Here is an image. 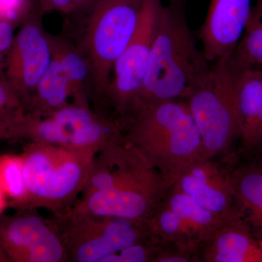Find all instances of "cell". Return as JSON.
<instances>
[{
    "label": "cell",
    "instance_id": "1",
    "mask_svg": "<svg viewBox=\"0 0 262 262\" xmlns=\"http://www.w3.org/2000/svg\"><path fill=\"white\" fill-rule=\"evenodd\" d=\"M170 187L162 173L123 140L96 155L84 189L71 208L148 222Z\"/></svg>",
    "mask_w": 262,
    "mask_h": 262
},
{
    "label": "cell",
    "instance_id": "2",
    "mask_svg": "<svg viewBox=\"0 0 262 262\" xmlns=\"http://www.w3.org/2000/svg\"><path fill=\"white\" fill-rule=\"evenodd\" d=\"M210 63L189 27L187 0H167L160 11L142 91L130 115L155 103L185 100L209 71Z\"/></svg>",
    "mask_w": 262,
    "mask_h": 262
},
{
    "label": "cell",
    "instance_id": "3",
    "mask_svg": "<svg viewBox=\"0 0 262 262\" xmlns=\"http://www.w3.org/2000/svg\"><path fill=\"white\" fill-rule=\"evenodd\" d=\"M120 122L125 142L170 185L181 170L203 157L201 136L184 100L150 105Z\"/></svg>",
    "mask_w": 262,
    "mask_h": 262
},
{
    "label": "cell",
    "instance_id": "4",
    "mask_svg": "<svg viewBox=\"0 0 262 262\" xmlns=\"http://www.w3.org/2000/svg\"><path fill=\"white\" fill-rule=\"evenodd\" d=\"M96 154L29 143L22 156L26 194L17 210L71 208L84 189Z\"/></svg>",
    "mask_w": 262,
    "mask_h": 262
},
{
    "label": "cell",
    "instance_id": "5",
    "mask_svg": "<svg viewBox=\"0 0 262 262\" xmlns=\"http://www.w3.org/2000/svg\"><path fill=\"white\" fill-rule=\"evenodd\" d=\"M17 139L97 154L124 138L120 120L80 97L48 113H27Z\"/></svg>",
    "mask_w": 262,
    "mask_h": 262
},
{
    "label": "cell",
    "instance_id": "6",
    "mask_svg": "<svg viewBox=\"0 0 262 262\" xmlns=\"http://www.w3.org/2000/svg\"><path fill=\"white\" fill-rule=\"evenodd\" d=\"M143 0H94L73 14L84 17V32L77 46L91 67L92 92L101 99L114 66L139 25Z\"/></svg>",
    "mask_w": 262,
    "mask_h": 262
},
{
    "label": "cell",
    "instance_id": "7",
    "mask_svg": "<svg viewBox=\"0 0 262 262\" xmlns=\"http://www.w3.org/2000/svg\"><path fill=\"white\" fill-rule=\"evenodd\" d=\"M229 57L213 62L184 101L201 136L202 155L226 158L239 139L234 74Z\"/></svg>",
    "mask_w": 262,
    "mask_h": 262
},
{
    "label": "cell",
    "instance_id": "8",
    "mask_svg": "<svg viewBox=\"0 0 262 262\" xmlns=\"http://www.w3.org/2000/svg\"><path fill=\"white\" fill-rule=\"evenodd\" d=\"M70 262H103L154 235L147 222L81 213L70 208L53 215Z\"/></svg>",
    "mask_w": 262,
    "mask_h": 262
},
{
    "label": "cell",
    "instance_id": "9",
    "mask_svg": "<svg viewBox=\"0 0 262 262\" xmlns=\"http://www.w3.org/2000/svg\"><path fill=\"white\" fill-rule=\"evenodd\" d=\"M163 5V0H143L135 34L114 66L111 80L101 99L117 120L133 113L142 91Z\"/></svg>",
    "mask_w": 262,
    "mask_h": 262
},
{
    "label": "cell",
    "instance_id": "10",
    "mask_svg": "<svg viewBox=\"0 0 262 262\" xmlns=\"http://www.w3.org/2000/svg\"><path fill=\"white\" fill-rule=\"evenodd\" d=\"M227 220L170 187L147 222L151 233L162 243L194 251L199 260L201 248Z\"/></svg>",
    "mask_w": 262,
    "mask_h": 262
},
{
    "label": "cell",
    "instance_id": "11",
    "mask_svg": "<svg viewBox=\"0 0 262 262\" xmlns=\"http://www.w3.org/2000/svg\"><path fill=\"white\" fill-rule=\"evenodd\" d=\"M0 213V249L10 262H70L56 220L35 209Z\"/></svg>",
    "mask_w": 262,
    "mask_h": 262
},
{
    "label": "cell",
    "instance_id": "12",
    "mask_svg": "<svg viewBox=\"0 0 262 262\" xmlns=\"http://www.w3.org/2000/svg\"><path fill=\"white\" fill-rule=\"evenodd\" d=\"M36 6L26 15L5 57L3 73L10 85L29 103L53 58L50 34L45 31Z\"/></svg>",
    "mask_w": 262,
    "mask_h": 262
},
{
    "label": "cell",
    "instance_id": "13",
    "mask_svg": "<svg viewBox=\"0 0 262 262\" xmlns=\"http://www.w3.org/2000/svg\"><path fill=\"white\" fill-rule=\"evenodd\" d=\"M170 187L189 194L203 208L222 218L244 217L230 169L215 160L202 157L189 163L174 177Z\"/></svg>",
    "mask_w": 262,
    "mask_h": 262
},
{
    "label": "cell",
    "instance_id": "14",
    "mask_svg": "<svg viewBox=\"0 0 262 262\" xmlns=\"http://www.w3.org/2000/svg\"><path fill=\"white\" fill-rule=\"evenodd\" d=\"M253 0H211L200 39L207 61L230 57L244 35L252 13Z\"/></svg>",
    "mask_w": 262,
    "mask_h": 262
},
{
    "label": "cell",
    "instance_id": "15",
    "mask_svg": "<svg viewBox=\"0 0 262 262\" xmlns=\"http://www.w3.org/2000/svg\"><path fill=\"white\" fill-rule=\"evenodd\" d=\"M239 122V153L244 163L262 164V70H233Z\"/></svg>",
    "mask_w": 262,
    "mask_h": 262
},
{
    "label": "cell",
    "instance_id": "16",
    "mask_svg": "<svg viewBox=\"0 0 262 262\" xmlns=\"http://www.w3.org/2000/svg\"><path fill=\"white\" fill-rule=\"evenodd\" d=\"M199 261L262 262V247L244 217L230 219L201 248Z\"/></svg>",
    "mask_w": 262,
    "mask_h": 262
},
{
    "label": "cell",
    "instance_id": "17",
    "mask_svg": "<svg viewBox=\"0 0 262 262\" xmlns=\"http://www.w3.org/2000/svg\"><path fill=\"white\" fill-rule=\"evenodd\" d=\"M74 91L60 63L53 56L38 84L28 107V113L42 115L68 104Z\"/></svg>",
    "mask_w": 262,
    "mask_h": 262
},
{
    "label": "cell",
    "instance_id": "18",
    "mask_svg": "<svg viewBox=\"0 0 262 262\" xmlns=\"http://www.w3.org/2000/svg\"><path fill=\"white\" fill-rule=\"evenodd\" d=\"M53 55L57 58L70 81L74 91V98H89L92 92V75L90 63L82 50L69 39L50 35Z\"/></svg>",
    "mask_w": 262,
    "mask_h": 262
},
{
    "label": "cell",
    "instance_id": "19",
    "mask_svg": "<svg viewBox=\"0 0 262 262\" xmlns=\"http://www.w3.org/2000/svg\"><path fill=\"white\" fill-rule=\"evenodd\" d=\"M230 173L241 211L259 227L262 242V164L244 163Z\"/></svg>",
    "mask_w": 262,
    "mask_h": 262
},
{
    "label": "cell",
    "instance_id": "20",
    "mask_svg": "<svg viewBox=\"0 0 262 262\" xmlns=\"http://www.w3.org/2000/svg\"><path fill=\"white\" fill-rule=\"evenodd\" d=\"M229 64L233 70H262V8L253 7L244 35L229 57Z\"/></svg>",
    "mask_w": 262,
    "mask_h": 262
},
{
    "label": "cell",
    "instance_id": "21",
    "mask_svg": "<svg viewBox=\"0 0 262 262\" xmlns=\"http://www.w3.org/2000/svg\"><path fill=\"white\" fill-rule=\"evenodd\" d=\"M27 113L23 100L0 72V141L17 139Z\"/></svg>",
    "mask_w": 262,
    "mask_h": 262
},
{
    "label": "cell",
    "instance_id": "22",
    "mask_svg": "<svg viewBox=\"0 0 262 262\" xmlns=\"http://www.w3.org/2000/svg\"><path fill=\"white\" fill-rule=\"evenodd\" d=\"M0 184L13 199L12 206L18 208L26 194L23 167L20 158H3L0 160Z\"/></svg>",
    "mask_w": 262,
    "mask_h": 262
},
{
    "label": "cell",
    "instance_id": "23",
    "mask_svg": "<svg viewBox=\"0 0 262 262\" xmlns=\"http://www.w3.org/2000/svg\"><path fill=\"white\" fill-rule=\"evenodd\" d=\"M162 242L155 235L105 258L103 262H156Z\"/></svg>",
    "mask_w": 262,
    "mask_h": 262
},
{
    "label": "cell",
    "instance_id": "24",
    "mask_svg": "<svg viewBox=\"0 0 262 262\" xmlns=\"http://www.w3.org/2000/svg\"><path fill=\"white\" fill-rule=\"evenodd\" d=\"M34 7L32 0H0V18L20 24Z\"/></svg>",
    "mask_w": 262,
    "mask_h": 262
},
{
    "label": "cell",
    "instance_id": "25",
    "mask_svg": "<svg viewBox=\"0 0 262 262\" xmlns=\"http://www.w3.org/2000/svg\"><path fill=\"white\" fill-rule=\"evenodd\" d=\"M37 9L41 14L51 11L73 14L76 11V7L73 0H45L37 7Z\"/></svg>",
    "mask_w": 262,
    "mask_h": 262
},
{
    "label": "cell",
    "instance_id": "26",
    "mask_svg": "<svg viewBox=\"0 0 262 262\" xmlns=\"http://www.w3.org/2000/svg\"><path fill=\"white\" fill-rule=\"evenodd\" d=\"M94 1V0H73L76 7V11L82 9V8H84V7L88 6V5H89Z\"/></svg>",
    "mask_w": 262,
    "mask_h": 262
},
{
    "label": "cell",
    "instance_id": "27",
    "mask_svg": "<svg viewBox=\"0 0 262 262\" xmlns=\"http://www.w3.org/2000/svg\"><path fill=\"white\" fill-rule=\"evenodd\" d=\"M3 189L2 187L1 184H0V213H1L2 210L5 208V199L4 195H3Z\"/></svg>",
    "mask_w": 262,
    "mask_h": 262
},
{
    "label": "cell",
    "instance_id": "28",
    "mask_svg": "<svg viewBox=\"0 0 262 262\" xmlns=\"http://www.w3.org/2000/svg\"><path fill=\"white\" fill-rule=\"evenodd\" d=\"M0 262H10L6 255L1 249H0Z\"/></svg>",
    "mask_w": 262,
    "mask_h": 262
},
{
    "label": "cell",
    "instance_id": "29",
    "mask_svg": "<svg viewBox=\"0 0 262 262\" xmlns=\"http://www.w3.org/2000/svg\"><path fill=\"white\" fill-rule=\"evenodd\" d=\"M253 7H255V8H262V0H255V3L253 4Z\"/></svg>",
    "mask_w": 262,
    "mask_h": 262
}]
</instances>
